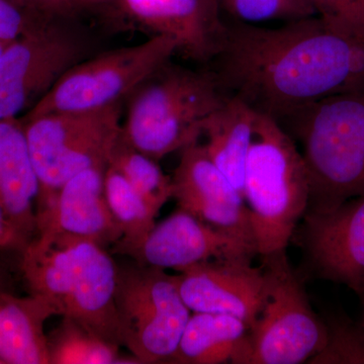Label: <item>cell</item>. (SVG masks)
I'll list each match as a JSON object with an SVG mask.
<instances>
[{"instance_id": "30bf717a", "label": "cell", "mask_w": 364, "mask_h": 364, "mask_svg": "<svg viewBox=\"0 0 364 364\" xmlns=\"http://www.w3.org/2000/svg\"><path fill=\"white\" fill-rule=\"evenodd\" d=\"M93 46L81 23L62 20L9 43L0 56V121L31 111L69 69L97 54Z\"/></svg>"}, {"instance_id": "7a4b0ae2", "label": "cell", "mask_w": 364, "mask_h": 364, "mask_svg": "<svg viewBox=\"0 0 364 364\" xmlns=\"http://www.w3.org/2000/svg\"><path fill=\"white\" fill-rule=\"evenodd\" d=\"M21 254L30 294L49 299L58 316L123 346L114 301L117 263L105 247L76 239L35 238Z\"/></svg>"}, {"instance_id": "f1b7e54d", "label": "cell", "mask_w": 364, "mask_h": 364, "mask_svg": "<svg viewBox=\"0 0 364 364\" xmlns=\"http://www.w3.org/2000/svg\"><path fill=\"white\" fill-rule=\"evenodd\" d=\"M11 291V277L9 272L0 265V293Z\"/></svg>"}, {"instance_id": "6da1fadb", "label": "cell", "mask_w": 364, "mask_h": 364, "mask_svg": "<svg viewBox=\"0 0 364 364\" xmlns=\"http://www.w3.org/2000/svg\"><path fill=\"white\" fill-rule=\"evenodd\" d=\"M210 65L228 95L277 122L322 98L364 90V43L318 16L279 28L226 21Z\"/></svg>"}, {"instance_id": "4fadbf2b", "label": "cell", "mask_w": 364, "mask_h": 364, "mask_svg": "<svg viewBox=\"0 0 364 364\" xmlns=\"http://www.w3.org/2000/svg\"><path fill=\"white\" fill-rule=\"evenodd\" d=\"M107 168L95 167L79 172L38 205L36 238L76 239L114 247L121 240L122 231L105 196Z\"/></svg>"}, {"instance_id": "2e32d148", "label": "cell", "mask_w": 364, "mask_h": 364, "mask_svg": "<svg viewBox=\"0 0 364 364\" xmlns=\"http://www.w3.org/2000/svg\"><path fill=\"white\" fill-rule=\"evenodd\" d=\"M258 255L249 244L205 224L179 208L155 224L131 258L144 267L173 269L214 259H250Z\"/></svg>"}, {"instance_id": "f546056e", "label": "cell", "mask_w": 364, "mask_h": 364, "mask_svg": "<svg viewBox=\"0 0 364 364\" xmlns=\"http://www.w3.org/2000/svg\"><path fill=\"white\" fill-rule=\"evenodd\" d=\"M11 42H13V41H11ZM9 43L11 42H9V41L0 39V56H1L2 53L6 50V48L9 46Z\"/></svg>"}, {"instance_id": "7402d4cb", "label": "cell", "mask_w": 364, "mask_h": 364, "mask_svg": "<svg viewBox=\"0 0 364 364\" xmlns=\"http://www.w3.org/2000/svg\"><path fill=\"white\" fill-rule=\"evenodd\" d=\"M48 336L50 364L139 363L124 358L121 346L111 343L70 318L62 321Z\"/></svg>"}, {"instance_id": "8fae6325", "label": "cell", "mask_w": 364, "mask_h": 364, "mask_svg": "<svg viewBox=\"0 0 364 364\" xmlns=\"http://www.w3.org/2000/svg\"><path fill=\"white\" fill-rule=\"evenodd\" d=\"M112 16H124L151 36L176 41V55L212 63L221 49L226 20L215 0H114Z\"/></svg>"}, {"instance_id": "4dcf8cb0", "label": "cell", "mask_w": 364, "mask_h": 364, "mask_svg": "<svg viewBox=\"0 0 364 364\" xmlns=\"http://www.w3.org/2000/svg\"><path fill=\"white\" fill-rule=\"evenodd\" d=\"M105 1H109V0H105Z\"/></svg>"}, {"instance_id": "603a6c76", "label": "cell", "mask_w": 364, "mask_h": 364, "mask_svg": "<svg viewBox=\"0 0 364 364\" xmlns=\"http://www.w3.org/2000/svg\"><path fill=\"white\" fill-rule=\"evenodd\" d=\"M107 166L117 170L156 215L172 198V177L163 171L157 161L124 142L121 136Z\"/></svg>"}, {"instance_id": "9a60e30c", "label": "cell", "mask_w": 364, "mask_h": 364, "mask_svg": "<svg viewBox=\"0 0 364 364\" xmlns=\"http://www.w3.org/2000/svg\"><path fill=\"white\" fill-rule=\"evenodd\" d=\"M251 263L250 259H214L184 268L176 274L182 299L191 312L233 316L251 331L265 298L264 270Z\"/></svg>"}, {"instance_id": "9c48e42d", "label": "cell", "mask_w": 364, "mask_h": 364, "mask_svg": "<svg viewBox=\"0 0 364 364\" xmlns=\"http://www.w3.org/2000/svg\"><path fill=\"white\" fill-rule=\"evenodd\" d=\"M176 51L172 38L151 36L141 44L97 53L69 69L23 119L122 102Z\"/></svg>"}, {"instance_id": "ffe728a7", "label": "cell", "mask_w": 364, "mask_h": 364, "mask_svg": "<svg viewBox=\"0 0 364 364\" xmlns=\"http://www.w3.org/2000/svg\"><path fill=\"white\" fill-rule=\"evenodd\" d=\"M249 331L247 325L233 316L193 313L171 363L241 364Z\"/></svg>"}, {"instance_id": "e0dca14e", "label": "cell", "mask_w": 364, "mask_h": 364, "mask_svg": "<svg viewBox=\"0 0 364 364\" xmlns=\"http://www.w3.org/2000/svg\"><path fill=\"white\" fill-rule=\"evenodd\" d=\"M40 183L21 117L0 121V205L26 248L37 235Z\"/></svg>"}, {"instance_id": "8992f818", "label": "cell", "mask_w": 364, "mask_h": 364, "mask_svg": "<svg viewBox=\"0 0 364 364\" xmlns=\"http://www.w3.org/2000/svg\"><path fill=\"white\" fill-rule=\"evenodd\" d=\"M123 102L90 111L23 119L40 183L38 205L83 170L107 167L122 132Z\"/></svg>"}, {"instance_id": "3957f363", "label": "cell", "mask_w": 364, "mask_h": 364, "mask_svg": "<svg viewBox=\"0 0 364 364\" xmlns=\"http://www.w3.org/2000/svg\"><path fill=\"white\" fill-rule=\"evenodd\" d=\"M301 146L310 184L306 212L364 195V90L311 102L279 121Z\"/></svg>"}, {"instance_id": "d4e9b609", "label": "cell", "mask_w": 364, "mask_h": 364, "mask_svg": "<svg viewBox=\"0 0 364 364\" xmlns=\"http://www.w3.org/2000/svg\"><path fill=\"white\" fill-rule=\"evenodd\" d=\"M326 23L364 43V0H312Z\"/></svg>"}, {"instance_id": "83f0119b", "label": "cell", "mask_w": 364, "mask_h": 364, "mask_svg": "<svg viewBox=\"0 0 364 364\" xmlns=\"http://www.w3.org/2000/svg\"><path fill=\"white\" fill-rule=\"evenodd\" d=\"M0 249L18 251L20 253L26 249L25 243L11 226L1 205H0Z\"/></svg>"}, {"instance_id": "cb8c5ba5", "label": "cell", "mask_w": 364, "mask_h": 364, "mask_svg": "<svg viewBox=\"0 0 364 364\" xmlns=\"http://www.w3.org/2000/svg\"><path fill=\"white\" fill-rule=\"evenodd\" d=\"M232 20L256 23L317 16L312 0H215Z\"/></svg>"}, {"instance_id": "5bb4252c", "label": "cell", "mask_w": 364, "mask_h": 364, "mask_svg": "<svg viewBox=\"0 0 364 364\" xmlns=\"http://www.w3.org/2000/svg\"><path fill=\"white\" fill-rule=\"evenodd\" d=\"M301 244L320 277L364 296V195L322 213L306 212Z\"/></svg>"}, {"instance_id": "484cf974", "label": "cell", "mask_w": 364, "mask_h": 364, "mask_svg": "<svg viewBox=\"0 0 364 364\" xmlns=\"http://www.w3.org/2000/svg\"><path fill=\"white\" fill-rule=\"evenodd\" d=\"M28 11L47 18L81 23L95 14H109L105 0H11Z\"/></svg>"}, {"instance_id": "277c9868", "label": "cell", "mask_w": 364, "mask_h": 364, "mask_svg": "<svg viewBox=\"0 0 364 364\" xmlns=\"http://www.w3.org/2000/svg\"><path fill=\"white\" fill-rule=\"evenodd\" d=\"M130 97L122 139L159 162L198 143L205 121L229 95L212 70H193L170 60Z\"/></svg>"}, {"instance_id": "ac0fdd59", "label": "cell", "mask_w": 364, "mask_h": 364, "mask_svg": "<svg viewBox=\"0 0 364 364\" xmlns=\"http://www.w3.org/2000/svg\"><path fill=\"white\" fill-rule=\"evenodd\" d=\"M53 316L45 296L0 293V364H50L45 324Z\"/></svg>"}, {"instance_id": "ba28073f", "label": "cell", "mask_w": 364, "mask_h": 364, "mask_svg": "<svg viewBox=\"0 0 364 364\" xmlns=\"http://www.w3.org/2000/svg\"><path fill=\"white\" fill-rule=\"evenodd\" d=\"M114 301L122 345L139 363H171L191 316L176 275L135 261L117 264Z\"/></svg>"}, {"instance_id": "7c38bea8", "label": "cell", "mask_w": 364, "mask_h": 364, "mask_svg": "<svg viewBox=\"0 0 364 364\" xmlns=\"http://www.w3.org/2000/svg\"><path fill=\"white\" fill-rule=\"evenodd\" d=\"M171 177L172 198L179 208L257 250L245 200L210 160L203 145L198 142L181 150Z\"/></svg>"}, {"instance_id": "d6986e66", "label": "cell", "mask_w": 364, "mask_h": 364, "mask_svg": "<svg viewBox=\"0 0 364 364\" xmlns=\"http://www.w3.org/2000/svg\"><path fill=\"white\" fill-rule=\"evenodd\" d=\"M258 112L241 98L229 95L203 124V144L208 157L243 196L244 171ZM244 198V196H243Z\"/></svg>"}, {"instance_id": "44dd1931", "label": "cell", "mask_w": 364, "mask_h": 364, "mask_svg": "<svg viewBox=\"0 0 364 364\" xmlns=\"http://www.w3.org/2000/svg\"><path fill=\"white\" fill-rule=\"evenodd\" d=\"M105 191L112 214L122 231L114 253L131 257L154 228L157 215L117 170L107 166Z\"/></svg>"}, {"instance_id": "52a82bcc", "label": "cell", "mask_w": 364, "mask_h": 364, "mask_svg": "<svg viewBox=\"0 0 364 364\" xmlns=\"http://www.w3.org/2000/svg\"><path fill=\"white\" fill-rule=\"evenodd\" d=\"M261 258L264 304L241 364H301L315 358L327 345L329 329L314 313L286 250Z\"/></svg>"}, {"instance_id": "4316f807", "label": "cell", "mask_w": 364, "mask_h": 364, "mask_svg": "<svg viewBox=\"0 0 364 364\" xmlns=\"http://www.w3.org/2000/svg\"><path fill=\"white\" fill-rule=\"evenodd\" d=\"M48 20L40 14L28 11L11 0H0V39L14 41L31 32Z\"/></svg>"}, {"instance_id": "5b68a950", "label": "cell", "mask_w": 364, "mask_h": 364, "mask_svg": "<svg viewBox=\"0 0 364 364\" xmlns=\"http://www.w3.org/2000/svg\"><path fill=\"white\" fill-rule=\"evenodd\" d=\"M243 196L258 255L287 250L308 210V172L291 136L260 112L244 171Z\"/></svg>"}]
</instances>
